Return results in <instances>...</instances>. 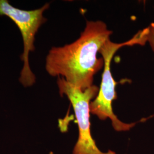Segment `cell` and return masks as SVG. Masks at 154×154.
Returning <instances> with one entry per match:
<instances>
[{
	"instance_id": "3957f363",
	"label": "cell",
	"mask_w": 154,
	"mask_h": 154,
	"mask_svg": "<svg viewBox=\"0 0 154 154\" xmlns=\"http://www.w3.org/2000/svg\"><path fill=\"white\" fill-rule=\"evenodd\" d=\"M57 85L60 94L66 96L72 105L78 126V138L72 154H117L111 150L105 152L99 149L91 133L90 105L97 96L99 88L93 85L83 90L61 77H58Z\"/></svg>"
},
{
	"instance_id": "277c9868",
	"label": "cell",
	"mask_w": 154,
	"mask_h": 154,
	"mask_svg": "<svg viewBox=\"0 0 154 154\" xmlns=\"http://www.w3.org/2000/svg\"><path fill=\"white\" fill-rule=\"evenodd\" d=\"M49 8V4L47 3L37 9L25 11L13 6L7 0H0V16L10 18L16 24L22 35L23 52L21 58L23 65L19 81L25 88L33 86L36 82V77L29 66V54L35 50V37L39 28L46 21L44 13Z\"/></svg>"
},
{
	"instance_id": "6da1fadb",
	"label": "cell",
	"mask_w": 154,
	"mask_h": 154,
	"mask_svg": "<svg viewBox=\"0 0 154 154\" xmlns=\"http://www.w3.org/2000/svg\"><path fill=\"white\" fill-rule=\"evenodd\" d=\"M112 33L102 21H87L76 41L50 50L45 62L46 72L83 90L91 87L94 75L104 66L103 59L98 58L97 54Z\"/></svg>"
},
{
	"instance_id": "5b68a950",
	"label": "cell",
	"mask_w": 154,
	"mask_h": 154,
	"mask_svg": "<svg viewBox=\"0 0 154 154\" xmlns=\"http://www.w3.org/2000/svg\"><path fill=\"white\" fill-rule=\"evenodd\" d=\"M141 39L142 45L149 43L151 49L154 52V23H152L148 27L138 32Z\"/></svg>"
},
{
	"instance_id": "7a4b0ae2",
	"label": "cell",
	"mask_w": 154,
	"mask_h": 154,
	"mask_svg": "<svg viewBox=\"0 0 154 154\" xmlns=\"http://www.w3.org/2000/svg\"><path fill=\"white\" fill-rule=\"evenodd\" d=\"M135 45H140L137 34L130 40L120 44L114 43L109 39L99 50V53L104 60L103 72L98 93L90 105V113L102 121L110 119L112 126L116 131H128L135 125V123H124L114 113L112 103L116 98V83L111 74V62L113 56L120 48Z\"/></svg>"
}]
</instances>
